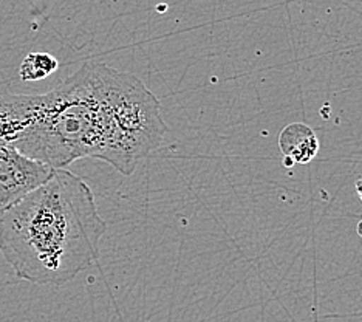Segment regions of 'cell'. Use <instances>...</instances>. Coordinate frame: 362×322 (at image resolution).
<instances>
[{
  "instance_id": "2",
  "label": "cell",
  "mask_w": 362,
  "mask_h": 322,
  "mask_svg": "<svg viewBox=\"0 0 362 322\" xmlns=\"http://www.w3.org/2000/svg\"><path fill=\"white\" fill-rule=\"evenodd\" d=\"M107 231L92 189L65 168L0 211V253L19 279L64 285L100 258Z\"/></svg>"
},
{
  "instance_id": "8",
  "label": "cell",
  "mask_w": 362,
  "mask_h": 322,
  "mask_svg": "<svg viewBox=\"0 0 362 322\" xmlns=\"http://www.w3.org/2000/svg\"><path fill=\"white\" fill-rule=\"evenodd\" d=\"M358 234L362 237V220L358 223Z\"/></svg>"
},
{
  "instance_id": "3",
  "label": "cell",
  "mask_w": 362,
  "mask_h": 322,
  "mask_svg": "<svg viewBox=\"0 0 362 322\" xmlns=\"http://www.w3.org/2000/svg\"><path fill=\"white\" fill-rule=\"evenodd\" d=\"M54 168L21 152L11 143H0V211L10 208L50 178Z\"/></svg>"
},
{
  "instance_id": "1",
  "label": "cell",
  "mask_w": 362,
  "mask_h": 322,
  "mask_svg": "<svg viewBox=\"0 0 362 322\" xmlns=\"http://www.w3.org/2000/svg\"><path fill=\"white\" fill-rule=\"evenodd\" d=\"M27 98L28 122L11 144L53 168L96 159L130 176L168 132L144 82L104 62H84L52 92Z\"/></svg>"
},
{
  "instance_id": "6",
  "label": "cell",
  "mask_w": 362,
  "mask_h": 322,
  "mask_svg": "<svg viewBox=\"0 0 362 322\" xmlns=\"http://www.w3.org/2000/svg\"><path fill=\"white\" fill-rule=\"evenodd\" d=\"M59 69V61L48 53H30L22 61L19 74L22 81L45 79Z\"/></svg>"
},
{
  "instance_id": "7",
  "label": "cell",
  "mask_w": 362,
  "mask_h": 322,
  "mask_svg": "<svg viewBox=\"0 0 362 322\" xmlns=\"http://www.w3.org/2000/svg\"><path fill=\"white\" fill-rule=\"evenodd\" d=\"M356 192H358L361 202H362V178L356 181Z\"/></svg>"
},
{
  "instance_id": "5",
  "label": "cell",
  "mask_w": 362,
  "mask_h": 322,
  "mask_svg": "<svg viewBox=\"0 0 362 322\" xmlns=\"http://www.w3.org/2000/svg\"><path fill=\"white\" fill-rule=\"evenodd\" d=\"M28 122L27 95L0 93V143H11Z\"/></svg>"
},
{
  "instance_id": "4",
  "label": "cell",
  "mask_w": 362,
  "mask_h": 322,
  "mask_svg": "<svg viewBox=\"0 0 362 322\" xmlns=\"http://www.w3.org/2000/svg\"><path fill=\"white\" fill-rule=\"evenodd\" d=\"M279 147L285 159L294 164H307L319 152V139L307 124L293 122L281 132Z\"/></svg>"
}]
</instances>
